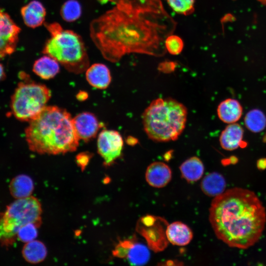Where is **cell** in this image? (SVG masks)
<instances>
[{
	"label": "cell",
	"instance_id": "6da1fadb",
	"mask_svg": "<svg viewBox=\"0 0 266 266\" xmlns=\"http://www.w3.org/2000/svg\"><path fill=\"white\" fill-rule=\"evenodd\" d=\"M115 3L90 25L91 37L104 58L117 62L132 53L164 55L166 39L176 23L161 0H118Z\"/></svg>",
	"mask_w": 266,
	"mask_h": 266
},
{
	"label": "cell",
	"instance_id": "7a4b0ae2",
	"mask_svg": "<svg viewBox=\"0 0 266 266\" xmlns=\"http://www.w3.org/2000/svg\"><path fill=\"white\" fill-rule=\"evenodd\" d=\"M209 219L219 239L231 247L246 249L261 238L266 212L254 192L235 187L214 198Z\"/></svg>",
	"mask_w": 266,
	"mask_h": 266
},
{
	"label": "cell",
	"instance_id": "3957f363",
	"mask_svg": "<svg viewBox=\"0 0 266 266\" xmlns=\"http://www.w3.org/2000/svg\"><path fill=\"white\" fill-rule=\"evenodd\" d=\"M29 149L40 154L57 155L75 151L79 138L73 118L66 109L46 106L25 130Z\"/></svg>",
	"mask_w": 266,
	"mask_h": 266
},
{
	"label": "cell",
	"instance_id": "277c9868",
	"mask_svg": "<svg viewBox=\"0 0 266 266\" xmlns=\"http://www.w3.org/2000/svg\"><path fill=\"white\" fill-rule=\"evenodd\" d=\"M187 118L186 106L171 98L153 100L142 116L145 132L157 142L176 140L185 128Z\"/></svg>",
	"mask_w": 266,
	"mask_h": 266
},
{
	"label": "cell",
	"instance_id": "5b68a950",
	"mask_svg": "<svg viewBox=\"0 0 266 266\" xmlns=\"http://www.w3.org/2000/svg\"><path fill=\"white\" fill-rule=\"evenodd\" d=\"M44 25L50 38L46 41L42 53L55 59L70 72L86 71L89 59L81 36L72 30L64 29L57 22Z\"/></svg>",
	"mask_w": 266,
	"mask_h": 266
},
{
	"label": "cell",
	"instance_id": "8992f818",
	"mask_svg": "<svg viewBox=\"0 0 266 266\" xmlns=\"http://www.w3.org/2000/svg\"><path fill=\"white\" fill-rule=\"evenodd\" d=\"M42 208L34 197L16 199L10 203L0 217V243L10 245L17 238L19 229L28 223L40 227Z\"/></svg>",
	"mask_w": 266,
	"mask_h": 266
},
{
	"label": "cell",
	"instance_id": "52a82bcc",
	"mask_svg": "<svg viewBox=\"0 0 266 266\" xmlns=\"http://www.w3.org/2000/svg\"><path fill=\"white\" fill-rule=\"evenodd\" d=\"M51 96L50 89L43 84L20 82L11 97L13 114L19 120L30 122L46 106Z\"/></svg>",
	"mask_w": 266,
	"mask_h": 266
},
{
	"label": "cell",
	"instance_id": "ba28073f",
	"mask_svg": "<svg viewBox=\"0 0 266 266\" xmlns=\"http://www.w3.org/2000/svg\"><path fill=\"white\" fill-rule=\"evenodd\" d=\"M123 144V139L118 132L110 130L101 131L98 138V151L105 165L110 166L120 156Z\"/></svg>",
	"mask_w": 266,
	"mask_h": 266
},
{
	"label": "cell",
	"instance_id": "9c48e42d",
	"mask_svg": "<svg viewBox=\"0 0 266 266\" xmlns=\"http://www.w3.org/2000/svg\"><path fill=\"white\" fill-rule=\"evenodd\" d=\"M20 31L9 15L0 9V59L15 51Z\"/></svg>",
	"mask_w": 266,
	"mask_h": 266
},
{
	"label": "cell",
	"instance_id": "30bf717a",
	"mask_svg": "<svg viewBox=\"0 0 266 266\" xmlns=\"http://www.w3.org/2000/svg\"><path fill=\"white\" fill-rule=\"evenodd\" d=\"M113 254L120 258H126L133 266L145 265L150 256L149 250L145 245L130 240L120 242L113 250Z\"/></svg>",
	"mask_w": 266,
	"mask_h": 266
},
{
	"label": "cell",
	"instance_id": "8fae6325",
	"mask_svg": "<svg viewBox=\"0 0 266 266\" xmlns=\"http://www.w3.org/2000/svg\"><path fill=\"white\" fill-rule=\"evenodd\" d=\"M74 127L79 139L88 141L94 138L101 125L96 116L90 112H82L73 118Z\"/></svg>",
	"mask_w": 266,
	"mask_h": 266
},
{
	"label": "cell",
	"instance_id": "7c38bea8",
	"mask_svg": "<svg viewBox=\"0 0 266 266\" xmlns=\"http://www.w3.org/2000/svg\"><path fill=\"white\" fill-rule=\"evenodd\" d=\"M172 171L169 166L162 162H155L147 167L145 179L151 186L160 188L166 186L171 180Z\"/></svg>",
	"mask_w": 266,
	"mask_h": 266
},
{
	"label": "cell",
	"instance_id": "4fadbf2b",
	"mask_svg": "<svg viewBox=\"0 0 266 266\" xmlns=\"http://www.w3.org/2000/svg\"><path fill=\"white\" fill-rule=\"evenodd\" d=\"M21 13L25 24L29 27L35 28L44 23L46 10L38 0L31 1L23 6Z\"/></svg>",
	"mask_w": 266,
	"mask_h": 266
},
{
	"label": "cell",
	"instance_id": "5bb4252c",
	"mask_svg": "<svg viewBox=\"0 0 266 266\" xmlns=\"http://www.w3.org/2000/svg\"><path fill=\"white\" fill-rule=\"evenodd\" d=\"M166 235L170 243L180 246L188 245L193 237V232L189 227L180 221L174 222L168 225Z\"/></svg>",
	"mask_w": 266,
	"mask_h": 266
},
{
	"label": "cell",
	"instance_id": "9a60e30c",
	"mask_svg": "<svg viewBox=\"0 0 266 266\" xmlns=\"http://www.w3.org/2000/svg\"><path fill=\"white\" fill-rule=\"evenodd\" d=\"M86 78L90 85L99 89L107 88L111 80L109 68L101 63L89 66L86 70Z\"/></svg>",
	"mask_w": 266,
	"mask_h": 266
},
{
	"label": "cell",
	"instance_id": "2e32d148",
	"mask_svg": "<svg viewBox=\"0 0 266 266\" xmlns=\"http://www.w3.org/2000/svg\"><path fill=\"white\" fill-rule=\"evenodd\" d=\"M244 134L242 127L237 123L230 124L222 132L219 142L222 148L232 151L241 146Z\"/></svg>",
	"mask_w": 266,
	"mask_h": 266
},
{
	"label": "cell",
	"instance_id": "e0dca14e",
	"mask_svg": "<svg viewBox=\"0 0 266 266\" xmlns=\"http://www.w3.org/2000/svg\"><path fill=\"white\" fill-rule=\"evenodd\" d=\"M243 108L240 102L234 99H227L221 101L217 109L219 118L227 124L236 123L242 114Z\"/></svg>",
	"mask_w": 266,
	"mask_h": 266
},
{
	"label": "cell",
	"instance_id": "ac0fdd59",
	"mask_svg": "<svg viewBox=\"0 0 266 266\" xmlns=\"http://www.w3.org/2000/svg\"><path fill=\"white\" fill-rule=\"evenodd\" d=\"M33 70L40 78L49 79L59 72V63L52 57L45 55L34 62Z\"/></svg>",
	"mask_w": 266,
	"mask_h": 266
},
{
	"label": "cell",
	"instance_id": "d6986e66",
	"mask_svg": "<svg viewBox=\"0 0 266 266\" xmlns=\"http://www.w3.org/2000/svg\"><path fill=\"white\" fill-rule=\"evenodd\" d=\"M226 182L222 174L216 172L210 173L204 176L200 183L202 191L207 196L216 197L222 194L225 190Z\"/></svg>",
	"mask_w": 266,
	"mask_h": 266
},
{
	"label": "cell",
	"instance_id": "ffe728a7",
	"mask_svg": "<svg viewBox=\"0 0 266 266\" xmlns=\"http://www.w3.org/2000/svg\"><path fill=\"white\" fill-rule=\"evenodd\" d=\"M179 169L183 178L189 182H196L200 179L204 170L202 161L195 156L185 160L180 165Z\"/></svg>",
	"mask_w": 266,
	"mask_h": 266
},
{
	"label": "cell",
	"instance_id": "44dd1931",
	"mask_svg": "<svg viewBox=\"0 0 266 266\" xmlns=\"http://www.w3.org/2000/svg\"><path fill=\"white\" fill-rule=\"evenodd\" d=\"M33 189V181L27 175L21 174L15 176L9 184L10 193L16 199L31 196Z\"/></svg>",
	"mask_w": 266,
	"mask_h": 266
},
{
	"label": "cell",
	"instance_id": "7402d4cb",
	"mask_svg": "<svg viewBox=\"0 0 266 266\" xmlns=\"http://www.w3.org/2000/svg\"><path fill=\"white\" fill-rule=\"evenodd\" d=\"M47 253V249L44 243L36 240L25 243L22 251L24 259L31 264L42 262L45 259Z\"/></svg>",
	"mask_w": 266,
	"mask_h": 266
},
{
	"label": "cell",
	"instance_id": "603a6c76",
	"mask_svg": "<svg viewBox=\"0 0 266 266\" xmlns=\"http://www.w3.org/2000/svg\"><path fill=\"white\" fill-rule=\"evenodd\" d=\"M244 122L246 128L253 133H260L266 127V116L259 109H253L248 111Z\"/></svg>",
	"mask_w": 266,
	"mask_h": 266
},
{
	"label": "cell",
	"instance_id": "cb8c5ba5",
	"mask_svg": "<svg viewBox=\"0 0 266 266\" xmlns=\"http://www.w3.org/2000/svg\"><path fill=\"white\" fill-rule=\"evenodd\" d=\"M81 13V6L76 0L66 1L63 3L60 10L62 18L67 22L76 21L80 17Z\"/></svg>",
	"mask_w": 266,
	"mask_h": 266
},
{
	"label": "cell",
	"instance_id": "d4e9b609",
	"mask_svg": "<svg viewBox=\"0 0 266 266\" xmlns=\"http://www.w3.org/2000/svg\"><path fill=\"white\" fill-rule=\"evenodd\" d=\"M169 6L178 14L188 15L195 10V0H166Z\"/></svg>",
	"mask_w": 266,
	"mask_h": 266
},
{
	"label": "cell",
	"instance_id": "484cf974",
	"mask_svg": "<svg viewBox=\"0 0 266 266\" xmlns=\"http://www.w3.org/2000/svg\"><path fill=\"white\" fill-rule=\"evenodd\" d=\"M38 227L33 223H28L22 226L17 233V238L27 243L35 239L37 236Z\"/></svg>",
	"mask_w": 266,
	"mask_h": 266
},
{
	"label": "cell",
	"instance_id": "4316f807",
	"mask_svg": "<svg viewBox=\"0 0 266 266\" xmlns=\"http://www.w3.org/2000/svg\"><path fill=\"white\" fill-rule=\"evenodd\" d=\"M165 47L169 53L176 55L181 52L184 47V43L180 37L170 34L166 39Z\"/></svg>",
	"mask_w": 266,
	"mask_h": 266
},
{
	"label": "cell",
	"instance_id": "83f0119b",
	"mask_svg": "<svg viewBox=\"0 0 266 266\" xmlns=\"http://www.w3.org/2000/svg\"><path fill=\"white\" fill-rule=\"evenodd\" d=\"M91 157L92 154L89 152H82L76 156V164L81 168L82 171L88 164Z\"/></svg>",
	"mask_w": 266,
	"mask_h": 266
},
{
	"label": "cell",
	"instance_id": "f1b7e54d",
	"mask_svg": "<svg viewBox=\"0 0 266 266\" xmlns=\"http://www.w3.org/2000/svg\"><path fill=\"white\" fill-rule=\"evenodd\" d=\"M176 64L172 61H165L161 63L158 69L160 71L165 73H169L172 72L175 69Z\"/></svg>",
	"mask_w": 266,
	"mask_h": 266
},
{
	"label": "cell",
	"instance_id": "f546056e",
	"mask_svg": "<svg viewBox=\"0 0 266 266\" xmlns=\"http://www.w3.org/2000/svg\"><path fill=\"white\" fill-rule=\"evenodd\" d=\"M257 167L259 169L264 170L266 168V159L262 158L259 159L257 163Z\"/></svg>",
	"mask_w": 266,
	"mask_h": 266
},
{
	"label": "cell",
	"instance_id": "4dcf8cb0",
	"mask_svg": "<svg viewBox=\"0 0 266 266\" xmlns=\"http://www.w3.org/2000/svg\"><path fill=\"white\" fill-rule=\"evenodd\" d=\"M88 98V94L86 92L81 91L77 95V99L79 100H85Z\"/></svg>",
	"mask_w": 266,
	"mask_h": 266
},
{
	"label": "cell",
	"instance_id": "1f68e13d",
	"mask_svg": "<svg viewBox=\"0 0 266 266\" xmlns=\"http://www.w3.org/2000/svg\"><path fill=\"white\" fill-rule=\"evenodd\" d=\"M4 76V68L2 65L0 64V81L3 79Z\"/></svg>",
	"mask_w": 266,
	"mask_h": 266
},
{
	"label": "cell",
	"instance_id": "d6a6232c",
	"mask_svg": "<svg viewBox=\"0 0 266 266\" xmlns=\"http://www.w3.org/2000/svg\"><path fill=\"white\" fill-rule=\"evenodd\" d=\"M133 137H128V139H127V141L129 144H131L133 145V144L136 143V139L135 138L133 139Z\"/></svg>",
	"mask_w": 266,
	"mask_h": 266
},
{
	"label": "cell",
	"instance_id": "836d02e7",
	"mask_svg": "<svg viewBox=\"0 0 266 266\" xmlns=\"http://www.w3.org/2000/svg\"><path fill=\"white\" fill-rule=\"evenodd\" d=\"M229 159H230L231 164H236L238 161L237 159L235 157H234V156H232L230 157Z\"/></svg>",
	"mask_w": 266,
	"mask_h": 266
},
{
	"label": "cell",
	"instance_id": "e575fe53",
	"mask_svg": "<svg viewBox=\"0 0 266 266\" xmlns=\"http://www.w3.org/2000/svg\"><path fill=\"white\" fill-rule=\"evenodd\" d=\"M259 2H261L262 3L266 5V0H258Z\"/></svg>",
	"mask_w": 266,
	"mask_h": 266
}]
</instances>
